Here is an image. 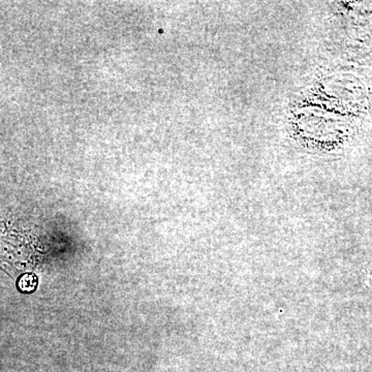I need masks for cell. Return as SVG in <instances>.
Instances as JSON below:
<instances>
[{
	"mask_svg": "<svg viewBox=\"0 0 372 372\" xmlns=\"http://www.w3.org/2000/svg\"><path fill=\"white\" fill-rule=\"evenodd\" d=\"M37 278L32 274H25L19 280V289L22 292H32L37 287Z\"/></svg>",
	"mask_w": 372,
	"mask_h": 372,
	"instance_id": "1",
	"label": "cell"
}]
</instances>
